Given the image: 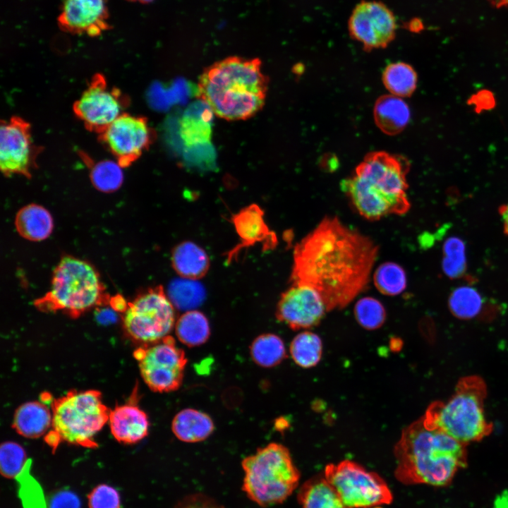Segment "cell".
I'll list each match as a JSON object with an SVG mask.
<instances>
[{"instance_id": "836d02e7", "label": "cell", "mask_w": 508, "mask_h": 508, "mask_svg": "<svg viewBox=\"0 0 508 508\" xmlns=\"http://www.w3.org/2000/svg\"><path fill=\"white\" fill-rule=\"evenodd\" d=\"M121 169L116 162H99L90 171V181L95 188L101 192H114L121 187L123 181Z\"/></svg>"}, {"instance_id": "7402d4cb", "label": "cell", "mask_w": 508, "mask_h": 508, "mask_svg": "<svg viewBox=\"0 0 508 508\" xmlns=\"http://www.w3.org/2000/svg\"><path fill=\"white\" fill-rule=\"evenodd\" d=\"M15 226L23 238L31 241H40L52 234L53 218L46 208L32 203L19 210L16 215Z\"/></svg>"}, {"instance_id": "ffe728a7", "label": "cell", "mask_w": 508, "mask_h": 508, "mask_svg": "<svg viewBox=\"0 0 508 508\" xmlns=\"http://www.w3.org/2000/svg\"><path fill=\"white\" fill-rule=\"evenodd\" d=\"M213 111L199 99L183 112L179 124L180 135L188 147L208 143L212 138Z\"/></svg>"}, {"instance_id": "3957f363", "label": "cell", "mask_w": 508, "mask_h": 508, "mask_svg": "<svg viewBox=\"0 0 508 508\" xmlns=\"http://www.w3.org/2000/svg\"><path fill=\"white\" fill-rule=\"evenodd\" d=\"M466 447L421 418L403 430L395 445L394 476L406 485H447L466 465Z\"/></svg>"}, {"instance_id": "74e56055", "label": "cell", "mask_w": 508, "mask_h": 508, "mask_svg": "<svg viewBox=\"0 0 508 508\" xmlns=\"http://www.w3.org/2000/svg\"><path fill=\"white\" fill-rule=\"evenodd\" d=\"M28 459L24 449L14 442H5L0 449L1 474L6 478H16L24 468Z\"/></svg>"}, {"instance_id": "4dcf8cb0", "label": "cell", "mask_w": 508, "mask_h": 508, "mask_svg": "<svg viewBox=\"0 0 508 508\" xmlns=\"http://www.w3.org/2000/svg\"><path fill=\"white\" fill-rule=\"evenodd\" d=\"M205 296V289L197 280L182 277L174 280L169 286L168 297L179 309L191 310L203 302Z\"/></svg>"}, {"instance_id": "1f68e13d", "label": "cell", "mask_w": 508, "mask_h": 508, "mask_svg": "<svg viewBox=\"0 0 508 508\" xmlns=\"http://www.w3.org/2000/svg\"><path fill=\"white\" fill-rule=\"evenodd\" d=\"M373 282L377 290L383 294L395 296L401 294L406 286L404 270L398 264L387 262L381 264L373 274Z\"/></svg>"}, {"instance_id": "277c9868", "label": "cell", "mask_w": 508, "mask_h": 508, "mask_svg": "<svg viewBox=\"0 0 508 508\" xmlns=\"http://www.w3.org/2000/svg\"><path fill=\"white\" fill-rule=\"evenodd\" d=\"M409 164L384 152L368 154L341 188L358 212L369 220L404 214L410 208L406 190Z\"/></svg>"}, {"instance_id": "ab89813d", "label": "cell", "mask_w": 508, "mask_h": 508, "mask_svg": "<svg viewBox=\"0 0 508 508\" xmlns=\"http://www.w3.org/2000/svg\"><path fill=\"white\" fill-rule=\"evenodd\" d=\"M174 508H224L213 498L202 493H194L183 497Z\"/></svg>"}, {"instance_id": "30bf717a", "label": "cell", "mask_w": 508, "mask_h": 508, "mask_svg": "<svg viewBox=\"0 0 508 508\" xmlns=\"http://www.w3.org/2000/svg\"><path fill=\"white\" fill-rule=\"evenodd\" d=\"M323 476L350 508H376L393 501L392 492L385 480L354 461L344 460L329 464Z\"/></svg>"}, {"instance_id": "4fadbf2b", "label": "cell", "mask_w": 508, "mask_h": 508, "mask_svg": "<svg viewBox=\"0 0 508 508\" xmlns=\"http://www.w3.org/2000/svg\"><path fill=\"white\" fill-rule=\"evenodd\" d=\"M99 135L122 168L138 159L155 138V131L145 117L127 113H123Z\"/></svg>"}, {"instance_id": "83f0119b", "label": "cell", "mask_w": 508, "mask_h": 508, "mask_svg": "<svg viewBox=\"0 0 508 508\" xmlns=\"http://www.w3.org/2000/svg\"><path fill=\"white\" fill-rule=\"evenodd\" d=\"M250 356L258 365L272 368L279 364L286 357V349L282 339L272 333L257 337L250 347Z\"/></svg>"}, {"instance_id": "b9f144b4", "label": "cell", "mask_w": 508, "mask_h": 508, "mask_svg": "<svg viewBox=\"0 0 508 508\" xmlns=\"http://www.w3.org/2000/svg\"><path fill=\"white\" fill-rule=\"evenodd\" d=\"M473 99V104H476L480 110L490 108L494 104L493 97L488 91L479 92Z\"/></svg>"}, {"instance_id": "f546056e", "label": "cell", "mask_w": 508, "mask_h": 508, "mask_svg": "<svg viewBox=\"0 0 508 508\" xmlns=\"http://www.w3.org/2000/svg\"><path fill=\"white\" fill-rule=\"evenodd\" d=\"M322 352L321 339L316 334L306 331L297 334L290 345L294 361L302 368H311L320 361Z\"/></svg>"}, {"instance_id": "7bdbcfd3", "label": "cell", "mask_w": 508, "mask_h": 508, "mask_svg": "<svg viewBox=\"0 0 508 508\" xmlns=\"http://www.w3.org/2000/svg\"><path fill=\"white\" fill-rule=\"evenodd\" d=\"M116 312V311L114 310L112 308H111L110 309L103 308L97 312L96 315L97 320L99 323L104 325H109L110 323H112L115 322L117 319Z\"/></svg>"}, {"instance_id": "9c48e42d", "label": "cell", "mask_w": 508, "mask_h": 508, "mask_svg": "<svg viewBox=\"0 0 508 508\" xmlns=\"http://www.w3.org/2000/svg\"><path fill=\"white\" fill-rule=\"evenodd\" d=\"M123 313L126 332L144 346L169 336L176 324L174 305L162 286L138 294Z\"/></svg>"}, {"instance_id": "484cf974", "label": "cell", "mask_w": 508, "mask_h": 508, "mask_svg": "<svg viewBox=\"0 0 508 508\" xmlns=\"http://www.w3.org/2000/svg\"><path fill=\"white\" fill-rule=\"evenodd\" d=\"M297 498L301 508H350L346 506L324 476L306 481Z\"/></svg>"}, {"instance_id": "bcb514c9", "label": "cell", "mask_w": 508, "mask_h": 508, "mask_svg": "<svg viewBox=\"0 0 508 508\" xmlns=\"http://www.w3.org/2000/svg\"><path fill=\"white\" fill-rule=\"evenodd\" d=\"M133 1H139L140 2L147 3V2L151 1L152 0H133Z\"/></svg>"}, {"instance_id": "e575fe53", "label": "cell", "mask_w": 508, "mask_h": 508, "mask_svg": "<svg viewBox=\"0 0 508 508\" xmlns=\"http://www.w3.org/2000/svg\"><path fill=\"white\" fill-rule=\"evenodd\" d=\"M443 253L442 265L445 274L451 278L461 277L466 267L464 242L456 237L447 238L443 246Z\"/></svg>"}, {"instance_id": "ac0fdd59", "label": "cell", "mask_w": 508, "mask_h": 508, "mask_svg": "<svg viewBox=\"0 0 508 508\" xmlns=\"http://www.w3.org/2000/svg\"><path fill=\"white\" fill-rule=\"evenodd\" d=\"M107 0H64L59 23L63 30L96 35L107 28Z\"/></svg>"}, {"instance_id": "9a60e30c", "label": "cell", "mask_w": 508, "mask_h": 508, "mask_svg": "<svg viewBox=\"0 0 508 508\" xmlns=\"http://www.w3.org/2000/svg\"><path fill=\"white\" fill-rule=\"evenodd\" d=\"M349 30L351 37L365 49L384 48L395 37L397 21L391 10L382 3L363 1L350 16Z\"/></svg>"}, {"instance_id": "cb8c5ba5", "label": "cell", "mask_w": 508, "mask_h": 508, "mask_svg": "<svg viewBox=\"0 0 508 508\" xmlns=\"http://www.w3.org/2000/svg\"><path fill=\"white\" fill-rule=\"evenodd\" d=\"M13 426L25 437H38L52 427V411L44 403L26 402L16 410Z\"/></svg>"}, {"instance_id": "ee69618b", "label": "cell", "mask_w": 508, "mask_h": 508, "mask_svg": "<svg viewBox=\"0 0 508 508\" xmlns=\"http://www.w3.org/2000/svg\"><path fill=\"white\" fill-rule=\"evenodd\" d=\"M499 212L502 217L504 232L508 236V203L502 205L499 208Z\"/></svg>"}, {"instance_id": "5b68a950", "label": "cell", "mask_w": 508, "mask_h": 508, "mask_svg": "<svg viewBox=\"0 0 508 508\" xmlns=\"http://www.w3.org/2000/svg\"><path fill=\"white\" fill-rule=\"evenodd\" d=\"M487 387L483 378L469 375L459 380L455 391L446 401L430 404L424 422L467 445L489 435L493 429L484 411Z\"/></svg>"}, {"instance_id": "8fae6325", "label": "cell", "mask_w": 508, "mask_h": 508, "mask_svg": "<svg viewBox=\"0 0 508 508\" xmlns=\"http://www.w3.org/2000/svg\"><path fill=\"white\" fill-rule=\"evenodd\" d=\"M135 357L143 380L152 391L170 392L181 385L187 358L171 335L139 348Z\"/></svg>"}, {"instance_id": "8d00e7d4", "label": "cell", "mask_w": 508, "mask_h": 508, "mask_svg": "<svg viewBox=\"0 0 508 508\" xmlns=\"http://www.w3.org/2000/svg\"><path fill=\"white\" fill-rule=\"evenodd\" d=\"M31 460L28 459L21 473L16 477L19 482V494L24 508H46L42 490L30 475Z\"/></svg>"}, {"instance_id": "ba28073f", "label": "cell", "mask_w": 508, "mask_h": 508, "mask_svg": "<svg viewBox=\"0 0 508 508\" xmlns=\"http://www.w3.org/2000/svg\"><path fill=\"white\" fill-rule=\"evenodd\" d=\"M52 432L59 441L95 447V436L108 422L109 412L95 390L70 392L52 404Z\"/></svg>"}, {"instance_id": "5bb4252c", "label": "cell", "mask_w": 508, "mask_h": 508, "mask_svg": "<svg viewBox=\"0 0 508 508\" xmlns=\"http://www.w3.org/2000/svg\"><path fill=\"white\" fill-rule=\"evenodd\" d=\"M40 148L32 141L30 123L19 116L1 121L0 168L6 176H32Z\"/></svg>"}, {"instance_id": "f6af8a7d", "label": "cell", "mask_w": 508, "mask_h": 508, "mask_svg": "<svg viewBox=\"0 0 508 508\" xmlns=\"http://www.w3.org/2000/svg\"><path fill=\"white\" fill-rule=\"evenodd\" d=\"M496 7L508 6V0H489Z\"/></svg>"}, {"instance_id": "52a82bcc", "label": "cell", "mask_w": 508, "mask_h": 508, "mask_svg": "<svg viewBox=\"0 0 508 508\" xmlns=\"http://www.w3.org/2000/svg\"><path fill=\"white\" fill-rule=\"evenodd\" d=\"M244 472L242 490L260 507L284 502L297 488L301 474L289 449L271 442L258 448L241 462Z\"/></svg>"}, {"instance_id": "e0dca14e", "label": "cell", "mask_w": 508, "mask_h": 508, "mask_svg": "<svg viewBox=\"0 0 508 508\" xmlns=\"http://www.w3.org/2000/svg\"><path fill=\"white\" fill-rule=\"evenodd\" d=\"M231 220L240 242L228 252V262L236 259L242 250L257 243H262L265 250L276 247L277 236L269 229L264 219V212L258 205L251 204L241 209L231 216Z\"/></svg>"}, {"instance_id": "f35d334b", "label": "cell", "mask_w": 508, "mask_h": 508, "mask_svg": "<svg viewBox=\"0 0 508 508\" xmlns=\"http://www.w3.org/2000/svg\"><path fill=\"white\" fill-rule=\"evenodd\" d=\"M90 508H120V497L112 487L101 485L90 494Z\"/></svg>"}, {"instance_id": "60d3db41", "label": "cell", "mask_w": 508, "mask_h": 508, "mask_svg": "<svg viewBox=\"0 0 508 508\" xmlns=\"http://www.w3.org/2000/svg\"><path fill=\"white\" fill-rule=\"evenodd\" d=\"M79 498L73 492L63 490L56 493L50 501L49 508H80Z\"/></svg>"}, {"instance_id": "d4e9b609", "label": "cell", "mask_w": 508, "mask_h": 508, "mask_svg": "<svg viewBox=\"0 0 508 508\" xmlns=\"http://www.w3.org/2000/svg\"><path fill=\"white\" fill-rule=\"evenodd\" d=\"M374 118L380 130L388 135L402 131L410 119V110L399 97L389 95L380 97L375 103Z\"/></svg>"}, {"instance_id": "d6a6232c", "label": "cell", "mask_w": 508, "mask_h": 508, "mask_svg": "<svg viewBox=\"0 0 508 508\" xmlns=\"http://www.w3.org/2000/svg\"><path fill=\"white\" fill-rule=\"evenodd\" d=\"M483 306L480 294L470 286L455 289L449 298V307L454 315L461 319H471L479 314Z\"/></svg>"}, {"instance_id": "4316f807", "label": "cell", "mask_w": 508, "mask_h": 508, "mask_svg": "<svg viewBox=\"0 0 508 508\" xmlns=\"http://www.w3.org/2000/svg\"><path fill=\"white\" fill-rule=\"evenodd\" d=\"M176 335L183 344L194 347L205 344L210 335L207 318L201 312L191 310L184 313L175 324Z\"/></svg>"}, {"instance_id": "8992f818", "label": "cell", "mask_w": 508, "mask_h": 508, "mask_svg": "<svg viewBox=\"0 0 508 508\" xmlns=\"http://www.w3.org/2000/svg\"><path fill=\"white\" fill-rule=\"evenodd\" d=\"M105 289L92 265L66 255L54 270L50 290L36 299L34 306L44 312L61 310L74 318L93 308L109 305L111 297Z\"/></svg>"}, {"instance_id": "d6986e66", "label": "cell", "mask_w": 508, "mask_h": 508, "mask_svg": "<svg viewBox=\"0 0 508 508\" xmlns=\"http://www.w3.org/2000/svg\"><path fill=\"white\" fill-rule=\"evenodd\" d=\"M108 422L112 435L121 442L136 443L148 433L147 414L133 404L116 407L109 412Z\"/></svg>"}, {"instance_id": "7a4b0ae2", "label": "cell", "mask_w": 508, "mask_h": 508, "mask_svg": "<svg viewBox=\"0 0 508 508\" xmlns=\"http://www.w3.org/2000/svg\"><path fill=\"white\" fill-rule=\"evenodd\" d=\"M269 78L258 58L232 56L205 68L199 76L198 99L229 121L254 116L265 106Z\"/></svg>"}, {"instance_id": "603a6c76", "label": "cell", "mask_w": 508, "mask_h": 508, "mask_svg": "<svg viewBox=\"0 0 508 508\" xmlns=\"http://www.w3.org/2000/svg\"><path fill=\"white\" fill-rule=\"evenodd\" d=\"M171 264L176 272L181 277L198 280L208 272L210 259L201 247L193 242L185 241L174 248Z\"/></svg>"}, {"instance_id": "44dd1931", "label": "cell", "mask_w": 508, "mask_h": 508, "mask_svg": "<svg viewBox=\"0 0 508 508\" xmlns=\"http://www.w3.org/2000/svg\"><path fill=\"white\" fill-rule=\"evenodd\" d=\"M211 417L199 410L185 409L177 413L171 422V430L177 439L188 443L206 440L214 431Z\"/></svg>"}, {"instance_id": "2e32d148", "label": "cell", "mask_w": 508, "mask_h": 508, "mask_svg": "<svg viewBox=\"0 0 508 508\" xmlns=\"http://www.w3.org/2000/svg\"><path fill=\"white\" fill-rule=\"evenodd\" d=\"M327 311L319 293L303 284H292L282 293L276 317L292 329H307L318 325Z\"/></svg>"}, {"instance_id": "7c38bea8", "label": "cell", "mask_w": 508, "mask_h": 508, "mask_svg": "<svg viewBox=\"0 0 508 508\" xmlns=\"http://www.w3.org/2000/svg\"><path fill=\"white\" fill-rule=\"evenodd\" d=\"M128 104L127 96L110 86L102 74L97 73L75 102L73 111L87 130L99 135L124 113Z\"/></svg>"}, {"instance_id": "f1b7e54d", "label": "cell", "mask_w": 508, "mask_h": 508, "mask_svg": "<svg viewBox=\"0 0 508 508\" xmlns=\"http://www.w3.org/2000/svg\"><path fill=\"white\" fill-rule=\"evenodd\" d=\"M382 79L385 86L392 95L399 97L411 95L417 84L416 71L411 66L403 62L387 66Z\"/></svg>"}, {"instance_id": "d590c367", "label": "cell", "mask_w": 508, "mask_h": 508, "mask_svg": "<svg viewBox=\"0 0 508 508\" xmlns=\"http://www.w3.org/2000/svg\"><path fill=\"white\" fill-rule=\"evenodd\" d=\"M354 313L358 322L368 329L381 327L386 318L383 305L373 297H364L358 300L354 308Z\"/></svg>"}, {"instance_id": "6da1fadb", "label": "cell", "mask_w": 508, "mask_h": 508, "mask_svg": "<svg viewBox=\"0 0 508 508\" xmlns=\"http://www.w3.org/2000/svg\"><path fill=\"white\" fill-rule=\"evenodd\" d=\"M378 246L337 217H326L294 247L292 284L307 285L327 311L346 307L369 283Z\"/></svg>"}]
</instances>
